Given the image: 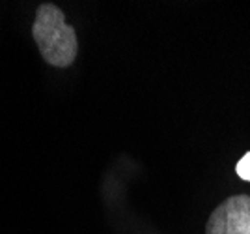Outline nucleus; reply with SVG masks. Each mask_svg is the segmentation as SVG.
Listing matches in <instances>:
<instances>
[{"label": "nucleus", "mask_w": 250, "mask_h": 234, "mask_svg": "<svg viewBox=\"0 0 250 234\" xmlns=\"http://www.w3.org/2000/svg\"><path fill=\"white\" fill-rule=\"evenodd\" d=\"M32 36L43 60L54 68H67L73 64L79 51L77 32L65 23L63 11L54 4H42L36 11Z\"/></svg>", "instance_id": "obj_1"}, {"label": "nucleus", "mask_w": 250, "mask_h": 234, "mask_svg": "<svg viewBox=\"0 0 250 234\" xmlns=\"http://www.w3.org/2000/svg\"><path fill=\"white\" fill-rule=\"evenodd\" d=\"M206 234H250V197L233 195L211 212Z\"/></svg>", "instance_id": "obj_2"}, {"label": "nucleus", "mask_w": 250, "mask_h": 234, "mask_svg": "<svg viewBox=\"0 0 250 234\" xmlns=\"http://www.w3.org/2000/svg\"><path fill=\"white\" fill-rule=\"evenodd\" d=\"M235 170H237L239 178L250 182V152H249V154H245V156L241 158L239 163H237V167H235Z\"/></svg>", "instance_id": "obj_3"}]
</instances>
